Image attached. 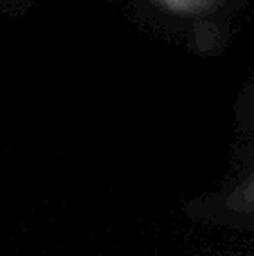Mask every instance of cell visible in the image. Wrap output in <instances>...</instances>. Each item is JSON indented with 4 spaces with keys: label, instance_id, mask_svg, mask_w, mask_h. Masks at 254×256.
<instances>
[{
    "label": "cell",
    "instance_id": "6da1fadb",
    "mask_svg": "<svg viewBox=\"0 0 254 256\" xmlns=\"http://www.w3.org/2000/svg\"><path fill=\"white\" fill-rule=\"evenodd\" d=\"M182 212L194 222L254 230V164L218 189L187 200Z\"/></svg>",
    "mask_w": 254,
    "mask_h": 256
},
{
    "label": "cell",
    "instance_id": "7a4b0ae2",
    "mask_svg": "<svg viewBox=\"0 0 254 256\" xmlns=\"http://www.w3.org/2000/svg\"><path fill=\"white\" fill-rule=\"evenodd\" d=\"M236 153L243 164H254V84L241 92L236 102Z\"/></svg>",
    "mask_w": 254,
    "mask_h": 256
},
{
    "label": "cell",
    "instance_id": "3957f363",
    "mask_svg": "<svg viewBox=\"0 0 254 256\" xmlns=\"http://www.w3.org/2000/svg\"><path fill=\"white\" fill-rule=\"evenodd\" d=\"M156 2L178 16H200V14L216 9L223 0H156Z\"/></svg>",
    "mask_w": 254,
    "mask_h": 256
}]
</instances>
